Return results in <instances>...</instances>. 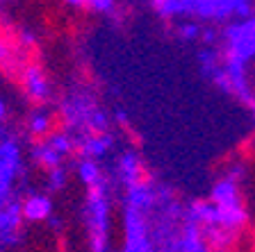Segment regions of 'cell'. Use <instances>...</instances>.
<instances>
[{"label": "cell", "instance_id": "1", "mask_svg": "<svg viewBox=\"0 0 255 252\" xmlns=\"http://www.w3.org/2000/svg\"><path fill=\"white\" fill-rule=\"evenodd\" d=\"M107 186L103 179L89 186L87 195V221H89V246L91 252H107Z\"/></svg>", "mask_w": 255, "mask_h": 252}, {"label": "cell", "instance_id": "2", "mask_svg": "<svg viewBox=\"0 0 255 252\" xmlns=\"http://www.w3.org/2000/svg\"><path fill=\"white\" fill-rule=\"evenodd\" d=\"M119 170H121V177L128 184V189L130 186H148V189L153 186V175H150L146 164L137 155H132V153L123 155L121 164H119Z\"/></svg>", "mask_w": 255, "mask_h": 252}, {"label": "cell", "instance_id": "3", "mask_svg": "<svg viewBox=\"0 0 255 252\" xmlns=\"http://www.w3.org/2000/svg\"><path fill=\"white\" fill-rule=\"evenodd\" d=\"M23 221V205L18 202H7L0 209V243L14 246L18 243V230Z\"/></svg>", "mask_w": 255, "mask_h": 252}, {"label": "cell", "instance_id": "4", "mask_svg": "<svg viewBox=\"0 0 255 252\" xmlns=\"http://www.w3.org/2000/svg\"><path fill=\"white\" fill-rule=\"evenodd\" d=\"M18 162H21L18 146L14 141H0V189H11Z\"/></svg>", "mask_w": 255, "mask_h": 252}, {"label": "cell", "instance_id": "5", "mask_svg": "<svg viewBox=\"0 0 255 252\" xmlns=\"http://www.w3.org/2000/svg\"><path fill=\"white\" fill-rule=\"evenodd\" d=\"M23 86H25L27 95H30L34 102H43V100L48 98V93H50L48 80L39 66H27V69L23 71Z\"/></svg>", "mask_w": 255, "mask_h": 252}, {"label": "cell", "instance_id": "6", "mask_svg": "<svg viewBox=\"0 0 255 252\" xmlns=\"http://www.w3.org/2000/svg\"><path fill=\"white\" fill-rule=\"evenodd\" d=\"M53 214V202L48 195H30V198L23 202V218L30 223L37 221H46L48 216Z\"/></svg>", "mask_w": 255, "mask_h": 252}, {"label": "cell", "instance_id": "7", "mask_svg": "<svg viewBox=\"0 0 255 252\" xmlns=\"http://www.w3.org/2000/svg\"><path fill=\"white\" fill-rule=\"evenodd\" d=\"M239 57H242V50H239V46L230 39V41H226L217 53H214L212 62H214V66H219L221 71H233L235 66H237Z\"/></svg>", "mask_w": 255, "mask_h": 252}, {"label": "cell", "instance_id": "8", "mask_svg": "<svg viewBox=\"0 0 255 252\" xmlns=\"http://www.w3.org/2000/svg\"><path fill=\"white\" fill-rule=\"evenodd\" d=\"M112 146V137L110 134H91L89 139L82 141L80 146V153H82V159H94V157H103L107 153V148Z\"/></svg>", "mask_w": 255, "mask_h": 252}, {"label": "cell", "instance_id": "9", "mask_svg": "<svg viewBox=\"0 0 255 252\" xmlns=\"http://www.w3.org/2000/svg\"><path fill=\"white\" fill-rule=\"evenodd\" d=\"M233 155L239 166H251V164H255V130H251L249 134L237 139V143H235V148H233Z\"/></svg>", "mask_w": 255, "mask_h": 252}, {"label": "cell", "instance_id": "10", "mask_svg": "<svg viewBox=\"0 0 255 252\" xmlns=\"http://www.w3.org/2000/svg\"><path fill=\"white\" fill-rule=\"evenodd\" d=\"M126 239L128 243L146 241V225L139 216V209H134V207L126 211Z\"/></svg>", "mask_w": 255, "mask_h": 252}, {"label": "cell", "instance_id": "11", "mask_svg": "<svg viewBox=\"0 0 255 252\" xmlns=\"http://www.w3.org/2000/svg\"><path fill=\"white\" fill-rule=\"evenodd\" d=\"M32 155H34V159H37L43 168H48V170H53V168H57L59 164H62V155H59L57 150H53L48 143H39V146L32 150Z\"/></svg>", "mask_w": 255, "mask_h": 252}, {"label": "cell", "instance_id": "12", "mask_svg": "<svg viewBox=\"0 0 255 252\" xmlns=\"http://www.w3.org/2000/svg\"><path fill=\"white\" fill-rule=\"evenodd\" d=\"M217 84L221 86L223 91H228V93H233L235 98H239V95L244 93V89H242V84H239L237 75H235L233 71H221V73L217 75Z\"/></svg>", "mask_w": 255, "mask_h": 252}, {"label": "cell", "instance_id": "13", "mask_svg": "<svg viewBox=\"0 0 255 252\" xmlns=\"http://www.w3.org/2000/svg\"><path fill=\"white\" fill-rule=\"evenodd\" d=\"M78 177L82 179L87 186L96 184L98 179H101V170H98V164H94V159H82V162H80V166H78Z\"/></svg>", "mask_w": 255, "mask_h": 252}, {"label": "cell", "instance_id": "14", "mask_svg": "<svg viewBox=\"0 0 255 252\" xmlns=\"http://www.w3.org/2000/svg\"><path fill=\"white\" fill-rule=\"evenodd\" d=\"M50 125H53V118H50V114H46V111H37V114L30 118V132L37 134V137L48 134V132H50Z\"/></svg>", "mask_w": 255, "mask_h": 252}, {"label": "cell", "instance_id": "15", "mask_svg": "<svg viewBox=\"0 0 255 252\" xmlns=\"http://www.w3.org/2000/svg\"><path fill=\"white\" fill-rule=\"evenodd\" d=\"M46 143L53 148V150H57L62 157H64V155H69L71 150H73V141H71V139L66 137L64 132H55V134H50Z\"/></svg>", "mask_w": 255, "mask_h": 252}, {"label": "cell", "instance_id": "16", "mask_svg": "<svg viewBox=\"0 0 255 252\" xmlns=\"http://www.w3.org/2000/svg\"><path fill=\"white\" fill-rule=\"evenodd\" d=\"M244 248L246 252H255V223H246L244 225Z\"/></svg>", "mask_w": 255, "mask_h": 252}, {"label": "cell", "instance_id": "17", "mask_svg": "<svg viewBox=\"0 0 255 252\" xmlns=\"http://www.w3.org/2000/svg\"><path fill=\"white\" fill-rule=\"evenodd\" d=\"M64 182H66V170H64L62 166L53 168V170H50V186H53V189H62Z\"/></svg>", "mask_w": 255, "mask_h": 252}, {"label": "cell", "instance_id": "18", "mask_svg": "<svg viewBox=\"0 0 255 252\" xmlns=\"http://www.w3.org/2000/svg\"><path fill=\"white\" fill-rule=\"evenodd\" d=\"M87 7L98 11V14H105V11H110L114 7V0H87Z\"/></svg>", "mask_w": 255, "mask_h": 252}, {"label": "cell", "instance_id": "19", "mask_svg": "<svg viewBox=\"0 0 255 252\" xmlns=\"http://www.w3.org/2000/svg\"><path fill=\"white\" fill-rule=\"evenodd\" d=\"M9 59H11V53H9V48L5 46V43H0V66H9Z\"/></svg>", "mask_w": 255, "mask_h": 252}, {"label": "cell", "instance_id": "20", "mask_svg": "<svg viewBox=\"0 0 255 252\" xmlns=\"http://www.w3.org/2000/svg\"><path fill=\"white\" fill-rule=\"evenodd\" d=\"M66 2L73 7H87V0H66Z\"/></svg>", "mask_w": 255, "mask_h": 252}, {"label": "cell", "instance_id": "21", "mask_svg": "<svg viewBox=\"0 0 255 252\" xmlns=\"http://www.w3.org/2000/svg\"><path fill=\"white\" fill-rule=\"evenodd\" d=\"M5 116H7V107H5V100L0 98V121H2Z\"/></svg>", "mask_w": 255, "mask_h": 252}, {"label": "cell", "instance_id": "22", "mask_svg": "<svg viewBox=\"0 0 255 252\" xmlns=\"http://www.w3.org/2000/svg\"><path fill=\"white\" fill-rule=\"evenodd\" d=\"M7 205V200H2V198H0V209H2V207H5Z\"/></svg>", "mask_w": 255, "mask_h": 252}]
</instances>
